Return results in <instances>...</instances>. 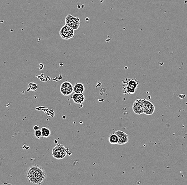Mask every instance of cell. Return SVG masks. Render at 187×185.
Instances as JSON below:
<instances>
[{
  "label": "cell",
  "instance_id": "cell-1",
  "mask_svg": "<svg viewBox=\"0 0 187 185\" xmlns=\"http://www.w3.org/2000/svg\"><path fill=\"white\" fill-rule=\"evenodd\" d=\"M26 177L29 183L35 185H42L45 181L46 172L44 168L38 164H33L28 168Z\"/></svg>",
  "mask_w": 187,
  "mask_h": 185
},
{
  "label": "cell",
  "instance_id": "cell-2",
  "mask_svg": "<svg viewBox=\"0 0 187 185\" xmlns=\"http://www.w3.org/2000/svg\"><path fill=\"white\" fill-rule=\"evenodd\" d=\"M127 82L124 83V85L123 89V91L124 94L133 95L135 93L138 88V82L137 79H129Z\"/></svg>",
  "mask_w": 187,
  "mask_h": 185
},
{
  "label": "cell",
  "instance_id": "cell-3",
  "mask_svg": "<svg viewBox=\"0 0 187 185\" xmlns=\"http://www.w3.org/2000/svg\"><path fill=\"white\" fill-rule=\"evenodd\" d=\"M67 149L62 144H58L52 149V156L56 159H62L67 155Z\"/></svg>",
  "mask_w": 187,
  "mask_h": 185
},
{
  "label": "cell",
  "instance_id": "cell-4",
  "mask_svg": "<svg viewBox=\"0 0 187 185\" xmlns=\"http://www.w3.org/2000/svg\"><path fill=\"white\" fill-rule=\"evenodd\" d=\"M60 35L64 40H69L75 37L74 29L66 24L60 29Z\"/></svg>",
  "mask_w": 187,
  "mask_h": 185
},
{
  "label": "cell",
  "instance_id": "cell-5",
  "mask_svg": "<svg viewBox=\"0 0 187 185\" xmlns=\"http://www.w3.org/2000/svg\"><path fill=\"white\" fill-rule=\"evenodd\" d=\"M66 25L70 26L74 30H77L80 27V19L78 17H73L70 14L68 15L65 19Z\"/></svg>",
  "mask_w": 187,
  "mask_h": 185
},
{
  "label": "cell",
  "instance_id": "cell-6",
  "mask_svg": "<svg viewBox=\"0 0 187 185\" xmlns=\"http://www.w3.org/2000/svg\"><path fill=\"white\" fill-rule=\"evenodd\" d=\"M60 91L63 95L68 96L72 94L73 91V86L71 83L68 81H65L62 83L60 86Z\"/></svg>",
  "mask_w": 187,
  "mask_h": 185
},
{
  "label": "cell",
  "instance_id": "cell-7",
  "mask_svg": "<svg viewBox=\"0 0 187 185\" xmlns=\"http://www.w3.org/2000/svg\"><path fill=\"white\" fill-rule=\"evenodd\" d=\"M143 108L144 104L143 99H137L133 104V110L136 114L140 115L143 114Z\"/></svg>",
  "mask_w": 187,
  "mask_h": 185
},
{
  "label": "cell",
  "instance_id": "cell-8",
  "mask_svg": "<svg viewBox=\"0 0 187 185\" xmlns=\"http://www.w3.org/2000/svg\"><path fill=\"white\" fill-rule=\"evenodd\" d=\"M144 104L143 108V114L151 115L154 113L155 111V106L153 103L147 99H143Z\"/></svg>",
  "mask_w": 187,
  "mask_h": 185
},
{
  "label": "cell",
  "instance_id": "cell-9",
  "mask_svg": "<svg viewBox=\"0 0 187 185\" xmlns=\"http://www.w3.org/2000/svg\"><path fill=\"white\" fill-rule=\"evenodd\" d=\"M115 134L119 138L118 145H124L129 141V136L125 132L118 130L116 131Z\"/></svg>",
  "mask_w": 187,
  "mask_h": 185
},
{
  "label": "cell",
  "instance_id": "cell-10",
  "mask_svg": "<svg viewBox=\"0 0 187 185\" xmlns=\"http://www.w3.org/2000/svg\"><path fill=\"white\" fill-rule=\"evenodd\" d=\"M71 98L72 99L73 101L77 104H81L82 103H84V101H85V97H84L83 94L75 93L72 95Z\"/></svg>",
  "mask_w": 187,
  "mask_h": 185
},
{
  "label": "cell",
  "instance_id": "cell-11",
  "mask_svg": "<svg viewBox=\"0 0 187 185\" xmlns=\"http://www.w3.org/2000/svg\"><path fill=\"white\" fill-rule=\"evenodd\" d=\"M73 91L77 94H83L85 91V86L82 83H77L73 86Z\"/></svg>",
  "mask_w": 187,
  "mask_h": 185
},
{
  "label": "cell",
  "instance_id": "cell-12",
  "mask_svg": "<svg viewBox=\"0 0 187 185\" xmlns=\"http://www.w3.org/2000/svg\"><path fill=\"white\" fill-rule=\"evenodd\" d=\"M109 142L111 144L115 145V144H118L119 142V138L116 134H111L109 137Z\"/></svg>",
  "mask_w": 187,
  "mask_h": 185
},
{
  "label": "cell",
  "instance_id": "cell-13",
  "mask_svg": "<svg viewBox=\"0 0 187 185\" xmlns=\"http://www.w3.org/2000/svg\"><path fill=\"white\" fill-rule=\"evenodd\" d=\"M41 131H42V137H49L51 135V130L46 127H43L41 129Z\"/></svg>",
  "mask_w": 187,
  "mask_h": 185
},
{
  "label": "cell",
  "instance_id": "cell-14",
  "mask_svg": "<svg viewBox=\"0 0 187 185\" xmlns=\"http://www.w3.org/2000/svg\"><path fill=\"white\" fill-rule=\"evenodd\" d=\"M28 88L30 91H35L37 89V85L36 83L31 82L28 85Z\"/></svg>",
  "mask_w": 187,
  "mask_h": 185
},
{
  "label": "cell",
  "instance_id": "cell-15",
  "mask_svg": "<svg viewBox=\"0 0 187 185\" xmlns=\"http://www.w3.org/2000/svg\"><path fill=\"white\" fill-rule=\"evenodd\" d=\"M35 136L37 138H38V139L42 137V131H41V130L38 129V130H35Z\"/></svg>",
  "mask_w": 187,
  "mask_h": 185
},
{
  "label": "cell",
  "instance_id": "cell-16",
  "mask_svg": "<svg viewBox=\"0 0 187 185\" xmlns=\"http://www.w3.org/2000/svg\"><path fill=\"white\" fill-rule=\"evenodd\" d=\"M38 129H40V127L37 126V125H35L34 127V130L35 131V130H38Z\"/></svg>",
  "mask_w": 187,
  "mask_h": 185
}]
</instances>
